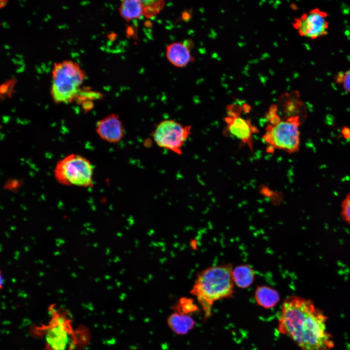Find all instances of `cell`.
Segmentation results:
<instances>
[{"label": "cell", "mask_w": 350, "mask_h": 350, "mask_svg": "<svg viewBox=\"0 0 350 350\" xmlns=\"http://www.w3.org/2000/svg\"><path fill=\"white\" fill-rule=\"evenodd\" d=\"M327 320L311 299L292 296L282 304L278 330L301 350H331L334 342L327 330Z\"/></svg>", "instance_id": "6da1fadb"}, {"label": "cell", "mask_w": 350, "mask_h": 350, "mask_svg": "<svg viewBox=\"0 0 350 350\" xmlns=\"http://www.w3.org/2000/svg\"><path fill=\"white\" fill-rule=\"evenodd\" d=\"M232 269L231 264H226L210 266L198 273L190 293L197 299L205 319L212 315L215 302L233 297Z\"/></svg>", "instance_id": "7a4b0ae2"}, {"label": "cell", "mask_w": 350, "mask_h": 350, "mask_svg": "<svg viewBox=\"0 0 350 350\" xmlns=\"http://www.w3.org/2000/svg\"><path fill=\"white\" fill-rule=\"evenodd\" d=\"M300 117L289 116L281 120L278 115L268 121L263 139L267 145V152L283 150L289 154L299 151L300 146Z\"/></svg>", "instance_id": "3957f363"}, {"label": "cell", "mask_w": 350, "mask_h": 350, "mask_svg": "<svg viewBox=\"0 0 350 350\" xmlns=\"http://www.w3.org/2000/svg\"><path fill=\"white\" fill-rule=\"evenodd\" d=\"M86 74L79 65L71 60L55 63L52 71L51 95L57 103H69L81 93L80 86Z\"/></svg>", "instance_id": "277c9868"}, {"label": "cell", "mask_w": 350, "mask_h": 350, "mask_svg": "<svg viewBox=\"0 0 350 350\" xmlns=\"http://www.w3.org/2000/svg\"><path fill=\"white\" fill-rule=\"evenodd\" d=\"M93 168L86 158L70 154L60 159L54 170L55 178L64 185L87 187L93 184Z\"/></svg>", "instance_id": "5b68a950"}, {"label": "cell", "mask_w": 350, "mask_h": 350, "mask_svg": "<svg viewBox=\"0 0 350 350\" xmlns=\"http://www.w3.org/2000/svg\"><path fill=\"white\" fill-rule=\"evenodd\" d=\"M191 130L190 125L167 119L156 125L152 136L158 147L179 155L182 153L183 146L189 138Z\"/></svg>", "instance_id": "8992f818"}, {"label": "cell", "mask_w": 350, "mask_h": 350, "mask_svg": "<svg viewBox=\"0 0 350 350\" xmlns=\"http://www.w3.org/2000/svg\"><path fill=\"white\" fill-rule=\"evenodd\" d=\"M227 109L228 116L224 119L226 134L237 138L253 151V135L258 132V129L250 120L240 117L242 108L239 105H230Z\"/></svg>", "instance_id": "52a82bcc"}, {"label": "cell", "mask_w": 350, "mask_h": 350, "mask_svg": "<svg viewBox=\"0 0 350 350\" xmlns=\"http://www.w3.org/2000/svg\"><path fill=\"white\" fill-rule=\"evenodd\" d=\"M327 17L326 12L315 8L296 18L293 26L301 36L316 39L328 34L329 23Z\"/></svg>", "instance_id": "ba28073f"}, {"label": "cell", "mask_w": 350, "mask_h": 350, "mask_svg": "<svg viewBox=\"0 0 350 350\" xmlns=\"http://www.w3.org/2000/svg\"><path fill=\"white\" fill-rule=\"evenodd\" d=\"M96 132L102 140L111 143L120 142L125 133L122 121L115 113L108 114L98 121Z\"/></svg>", "instance_id": "9c48e42d"}, {"label": "cell", "mask_w": 350, "mask_h": 350, "mask_svg": "<svg viewBox=\"0 0 350 350\" xmlns=\"http://www.w3.org/2000/svg\"><path fill=\"white\" fill-rule=\"evenodd\" d=\"M166 55L168 60L178 68L185 67L193 59L189 49L181 42L169 44L166 49Z\"/></svg>", "instance_id": "30bf717a"}, {"label": "cell", "mask_w": 350, "mask_h": 350, "mask_svg": "<svg viewBox=\"0 0 350 350\" xmlns=\"http://www.w3.org/2000/svg\"><path fill=\"white\" fill-rule=\"evenodd\" d=\"M170 329L177 335L187 334L195 326V321L191 315L174 311L167 318Z\"/></svg>", "instance_id": "8fae6325"}, {"label": "cell", "mask_w": 350, "mask_h": 350, "mask_svg": "<svg viewBox=\"0 0 350 350\" xmlns=\"http://www.w3.org/2000/svg\"><path fill=\"white\" fill-rule=\"evenodd\" d=\"M46 340L52 350H65L70 339L63 323H59L51 327L47 331Z\"/></svg>", "instance_id": "7c38bea8"}, {"label": "cell", "mask_w": 350, "mask_h": 350, "mask_svg": "<svg viewBox=\"0 0 350 350\" xmlns=\"http://www.w3.org/2000/svg\"><path fill=\"white\" fill-rule=\"evenodd\" d=\"M258 305L265 309L273 308L280 300V295L274 289L266 285L258 286L254 293Z\"/></svg>", "instance_id": "4fadbf2b"}, {"label": "cell", "mask_w": 350, "mask_h": 350, "mask_svg": "<svg viewBox=\"0 0 350 350\" xmlns=\"http://www.w3.org/2000/svg\"><path fill=\"white\" fill-rule=\"evenodd\" d=\"M255 277L254 269L248 264L239 265L232 269V278L234 283L240 288L249 287L253 282Z\"/></svg>", "instance_id": "5bb4252c"}, {"label": "cell", "mask_w": 350, "mask_h": 350, "mask_svg": "<svg viewBox=\"0 0 350 350\" xmlns=\"http://www.w3.org/2000/svg\"><path fill=\"white\" fill-rule=\"evenodd\" d=\"M119 11L121 17L127 21L138 18L142 15L143 9L141 0L122 1Z\"/></svg>", "instance_id": "9a60e30c"}, {"label": "cell", "mask_w": 350, "mask_h": 350, "mask_svg": "<svg viewBox=\"0 0 350 350\" xmlns=\"http://www.w3.org/2000/svg\"><path fill=\"white\" fill-rule=\"evenodd\" d=\"M142 5V15L151 18L158 15L163 8L165 3L162 0H141Z\"/></svg>", "instance_id": "2e32d148"}, {"label": "cell", "mask_w": 350, "mask_h": 350, "mask_svg": "<svg viewBox=\"0 0 350 350\" xmlns=\"http://www.w3.org/2000/svg\"><path fill=\"white\" fill-rule=\"evenodd\" d=\"M198 307L194 303L192 298L184 297L178 300L172 307V309L174 311L191 315L192 313L198 310Z\"/></svg>", "instance_id": "e0dca14e"}, {"label": "cell", "mask_w": 350, "mask_h": 350, "mask_svg": "<svg viewBox=\"0 0 350 350\" xmlns=\"http://www.w3.org/2000/svg\"><path fill=\"white\" fill-rule=\"evenodd\" d=\"M334 80L338 84L342 85L344 89L350 93V69L339 72L334 77Z\"/></svg>", "instance_id": "ac0fdd59"}, {"label": "cell", "mask_w": 350, "mask_h": 350, "mask_svg": "<svg viewBox=\"0 0 350 350\" xmlns=\"http://www.w3.org/2000/svg\"><path fill=\"white\" fill-rule=\"evenodd\" d=\"M340 214L343 221L350 226V193L346 195L342 202Z\"/></svg>", "instance_id": "d6986e66"}, {"label": "cell", "mask_w": 350, "mask_h": 350, "mask_svg": "<svg viewBox=\"0 0 350 350\" xmlns=\"http://www.w3.org/2000/svg\"><path fill=\"white\" fill-rule=\"evenodd\" d=\"M342 134L345 138H350V129L347 127L344 128L342 130Z\"/></svg>", "instance_id": "ffe728a7"}, {"label": "cell", "mask_w": 350, "mask_h": 350, "mask_svg": "<svg viewBox=\"0 0 350 350\" xmlns=\"http://www.w3.org/2000/svg\"><path fill=\"white\" fill-rule=\"evenodd\" d=\"M242 109L244 111V112L248 113L250 110L251 107L249 105L245 104L243 105Z\"/></svg>", "instance_id": "44dd1931"}, {"label": "cell", "mask_w": 350, "mask_h": 350, "mask_svg": "<svg viewBox=\"0 0 350 350\" xmlns=\"http://www.w3.org/2000/svg\"><path fill=\"white\" fill-rule=\"evenodd\" d=\"M7 2V0H0V7L1 8L2 7L5 6Z\"/></svg>", "instance_id": "7402d4cb"}]
</instances>
